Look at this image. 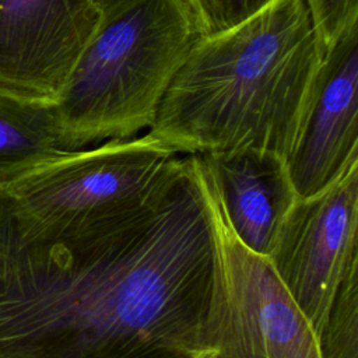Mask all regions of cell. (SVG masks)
Segmentation results:
<instances>
[{"instance_id": "3957f363", "label": "cell", "mask_w": 358, "mask_h": 358, "mask_svg": "<svg viewBox=\"0 0 358 358\" xmlns=\"http://www.w3.org/2000/svg\"><path fill=\"white\" fill-rule=\"evenodd\" d=\"M201 36L187 0H122L101 13L50 103L60 148L76 151L150 129Z\"/></svg>"}, {"instance_id": "8992f818", "label": "cell", "mask_w": 358, "mask_h": 358, "mask_svg": "<svg viewBox=\"0 0 358 358\" xmlns=\"http://www.w3.org/2000/svg\"><path fill=\"white\" fill-rule=\"evenodd\" d=\"M357 232L358 162L322 192L298 199L274 235L267 259L317 336L358 262Z\"/></svg>"}, {"instance_id": "52a82bcc", "label": "cell", "mask_w": 358, "mask_h": 358, "mask_svg": "<svg viewBox=\"0 0 358 358\" xmlns=\"http://www.w3.org/2000/svg\"><path fill=\"white\" fill-rule=\"evenodd\" d=\"M99 15L88 0H0V91L52 103Z\"/></svg>"}, {"instance_id": "9a60e30c", "label": "cell", "mask_w": 358, "mask_h": 358, "mask_svg": "<svg viewBox=\"0 0 358 358\" xmlns=\"http://www.w3.org/2000/svg\"><path fill=\"white\" fill-rule=\"evenodd\" d=\"M194 358H215V357H214V354H213L211 351H208V350H201Z\"/></svg>"}, {"instance_id": "277c9868", "label": "cell", "mask_w": 358, "mask_h": 358, "mask_svg": "<svg viewBox=\"0 0 358 358\" xmlns=\"http://www.w3.org/2000/svg\"><path fill=\"white\" fill-rule=\"evenodd\" d=\"M178 155L150 136L108 140L63 154L0 189L24 241H50L137 207Z\"/></svg>"}, {"instance_id": "ba28073f", "label": "cell", "mask_w": 358, "mask_h": 358, "mask_svg": "<svg viewBox=\"0 0 358 358\" xmlns=\"http://www.w3.org/2000/svg\"><path fill=\"white\" fill-rule=\"evenodd\" d=\"M358 162V25L324 53L285 168L298 199L331 185Z\"/></svg>"}, {"instance_id": "8fae6325", "label": "cell", "mask_w": 358, "mask_h": 358, "mask_svg": "<svg viewBox=\"0 0 358 358\" xmlns=\"http://www.w3.org/2000/svg\"><path fill=\"white\" fill-rule=\"evenodd\" d=\"M319 347L322 358H358V262L338 287Z\"/></svg>"}, {"instance_id": "7c38bea8", "label": "cell", "mask_w": 358, "mask_h": 358, "mask_svg": "<svg viewBox=\"0 0 358 358\" xmlns=\"http://www.w3.org/2000/svg\"><path fill=\"white\" fill-rule=\"evenodd\" d=\"M204 35L231 29L256 15L274 0H187Z\"/></svg>"}, {"instance_id": "9c48e42d", "label": "cell", "mask_w": 358, "mask_h": 358, "mask_svg": "<svg viewBox=\"0 0 358 358\" xmlns=\"http://www.w3.org/2000/svg\"><path fill=\"white\" fill-rule=\"evenodd\" d=\"M197 155L231 229L250 250L267 256L282 218L298 200L285 159L255 150Z\"/></svg>"}, {"instance_id": "6da1fadb", "label": "cell", "mask_w": 358, "mask_h": 358, "mask_svg": "<svg viewBox=\"0 0 358 358\" xmlns=\"http://www.w3.org/2000/svg\"><path fill=\"white\" fill-rule=\"evenodd\" d=\"M214 193L172 157L134 208L24 241L0 201V358H194L208 308Z\"/></svg>"}, {"instance_id": "5b68a950", "label": "cell", "mask_w": 358, "mask_h": 358, "mask_svg": "<svg viewBox=\"0 0 358 358\" xmlns=\"http://www.w3.org/2000/svg\"><path fill=\"white\" fill-rule=\"evenodd\" d=\"M201 347L215 358H322L310 322L267 256L238 239L215 194L211 289Z\"/></svg>"}, {"instance_id": "30bf717a", "label": "cell", "mask_w": 358, "mask_h": 358, "mask_svg": "<svg viewBox=\"0 0 358 358\" xmlns=\"http://www.w3.org/2000/svg\"><path fill=\"white\" fill-rule=\"evenodd\" d=\"M63 152L50 103L0 91V189Z\"/></svg>"}, {"instance_id": "5bb4252c", "label": "cell", "mask_w": 358, "mask_h": 358, "mask_svg": "<svg viewBox=\"0 0 358 358\" xmlns=\"http://www.w3.org/2000/svg\"><path fill=\"white\" fill-rule=\"evenodd\" d=\"M88 1H90L91 6L101 14V13H103L105 10L110 8L112 6L117 4V3L122 1V0H88Z\"/></svg>"}, {"instance_id": "4fadbf2b", "label": "cell", "mask_w": 358, "mask_h": 358, "mask_svg": "<svg viewBox=\"0 0 358 358\" xmlns=\"http://www.w3.org/2000/svg\"><path fill=\"white\" fill-rule=\"evenodd\" d=\"M320 43L326 50L358 25V0H305Z\"/></svg>"}, {"instance_id": "7a4b0ae2", "label": "cell", "mask_w": 358, "mask_h": 358, "mask_svg": "<svg viewBox=\"0 0 358 358\" xmlns=\"http://www.w3.org/2000/svg\"><path fill=\"white\" fill-rule=\"evenodd\" d=\"M323 57L305 0H274L194 43L148 134L176 154L255 150L285 159Z\"/></svg>"}]
</instances>
